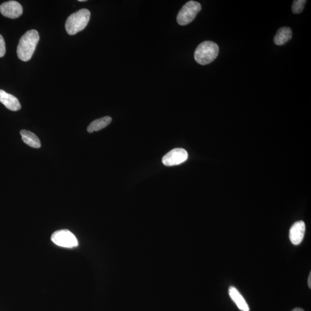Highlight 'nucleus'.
I'll list each match as a JSON object with an SVG mask.
<instances>
[{"instance_id":"1","label":"nucleus","mask_w":311,"mask_h":311,"mask_svg":"<svg viewBox=\"0 0 311 311\" xmlns=\"http://www.w3.org/2000/svg\"><path fill=\"white\" fill-rule=\"evenodd\" d=\"M39 35L35 29L29 30L20 39L17 48V55L23 61L30 60L39 41Z\"/></svg>"},{"instance_id":"2","label":"nucleus","mask_w":311,"mask_h":311,"mask_svg":"<svg viewBox=\"0 0 311 311\" xmlns=\"http://www.w3.org/2000/svg\"><path fill=\"white\" fill-rule=\"evenodd\" d=\"M90 16L91 13L87 9H81L69 16L65 24L67 33L70 35H74L83 31L87 27Z\"/></svg>"},{"instance_id":"3","label":"nucleus","mask_w":311,"mask_h":311,"mask_svg":"<svg viewBox=\"0 0 311 311\" xmlns=\"http://www.w3.org/2000/svg\"><path fill=\"white\" fill-rule=\"evenodd\" d=\"M219 53L218 45L212 41H205L199 44L194 52V59L198 64L205 65L214 61Z\"/></svg>"},{"instance_id":"4","label":"nucleus","mask_w":311,"mask_h":311,"mask_svg":"<svg viewBox=\"0 0 311 311\" xmlns=\"http://www.w3.org/2000/svg\"><path fill=\"white\" fill-rule=\"evenodd\" d=\"M201 10V5L194 1L186 2L180 10L177 15L178 24L181 25H186L194 21L196 16Z\"/></svg>"},{"instance_id":"5","label":"nucleus","mask_w":311,"mask_h":311,"mask_svg":"<svg viewBox=\"0 0 311 311\" xmlns=\"http://www.w3.org/2000/svg\"><path fill=\"white\" fill-rule=\"evenodd\" d=\"M51 239L55 244L64 248L76 247L78 244L76 237L67 230L55 231L51 235Z\"/></svg>"},{"instance_id":"6","label":"nucleus","mask_w":311,"mask_h":311,"mask_svg":"<svg viewBox=\"0 0 311 311\" xmlns=\"http://www.w3.org/2000/svg\"><path fill=\"white\" fill-rule=\"evenodd\" d=\"M188 158V153L182 148H175L171 150L163 157L162 162L166 166L181 165Z\"/></svg>"},{"instance_id":"7","label":"nucleus","mask_w":311,"mask_h":311,"mask_svg":"<svg viewBox=\"0 0 311 311\" xmlns=\"http://www.w3.org/2000/svg\"><path fill=\"white\" fill-rule=\"evenodd\" d=\"M0 12L5 17L16 19L23 14V8L17 1H9L2 3L0 6Z\"/></svg>"},{"instance_id":"8","label":"nucleus","mask_w":311,"mask_h":311,"mask_svg":"<svg viewBox=\"0 0 311 311\" xmlns=\"http://www.w3.org/2000/svg\"><path fill=\"white\" fill-rule=\"evenodd\" d=\"M306 232V224L303 221L294 223L290 229L289 239L294 245H299L303 240Z\"/></svg>"},{"instance_id":"9","label":"nucleus","mask_w":311,"mask_h":311,"mask_svg":"<svg viewBox=\"0 0 311 311\" xmlns=\"http://www.w3.org/2000/svg\"><path fill=\"white\" fill-rule=\"evenodd\" d=\"M0 102L9 110L16 111L21 109V104L17 98L2 90H0Z\"/></svg>"},{"instance_id":"10","label":"nucleus","mask_w":311,"mask_h":311,"mask_svg":"<svg viewBox=\"0 0 311 311\" xmlns=\"http://www.w3.org/2000/svg\"><path fill=\"white\" fill-rule=\"evenodd\" d=\"M229 294H230L232 300L237 304L239 309L241 311H250L246 301L245 300L237 288L231 287L229 289Z\"/></svg>"},{"instance_id":"11","label":"nucleus","mask_w":311,"mask_h":311,"mask_svg":"<svg viewBox=\"0 0 311 311\" xmlns=\"http://www.w3.org/2000/svg\"><path fill=\"white\" fill-rule=\"evenodd\" d=\"M292 37V31L289 27H284L278 29L274 38V44L278 46L286 44Z\"/></svg>"},{"instance_id":"12","label":"nucleus","mask_w":311,"mask_h":311,"mask_svg":"<svg viewBox=\"0 0 311 311\" xmlns=\"http://www.w3.org/2000/svg\"><path fill=\"white\" fill-rule=\"evenodd\" d=\"M22 140L28 145L34 148H39L41 146L40 140L34 133L26 130L21 131Z\"/></svg>"},{"instance_id":"13","label":"nucleus","mask_w":311,"mask_h":311,"mask_svg":"<svg viewBox=\"0 0 311 311\" xmlns=\"http://www.w3.org/2000/svg\"><path fill=\"white\" fill-rule=\"evenodd\" d=\"M111 120L112 119L110 117H104L95 120L88 126L87 131L89 133H93L105 128L111 123Z\"/></svg>"},{"instance_id":"14","label":"nucleus","mask_w":311,"mask_h":311,"mask_svg":"<svg viewBox=\"0 0 311 311\" xmlns=\"http://www.w3.org/2000/svg\"><path fill=\"white\" fill-rule=\"evenodd\" d=\"M307 1L306 0H295L292 4V10L294 14H300L303 11Z\"/></svg>"},{"instance_id":"15","label":"nucleus","mask_w":311,"mask_h":311,"mask_svg":"<svg viewBox=\"0 0 311 311\" xmlns=\"http://www.w3.org/2000/svg\"><path fill=\"white\" fill-rule=\"evenodd\" d=\"M6 48L4 38L0 35V57H4L5 54Z\"/></svg>"},{"instance_id":"16","label":"nucleus","mask_w":311,"mask_h":311,"mask_svg":"<svg viewBox=\"0 0 311 311\" xmlns=\"http://www.w3.org/2000/svg\"><path fill=\"white\" fill-rule=\"evenodd\" d=\"M311 272H310V275H309V280H308V285H309V287L311 288Z\"/></svg>"},{"instance_id":"17","label":"nucleus","mask_w":311,"mask_h":311,"mask_svg":"<svg viewBox=\"0 0 311 311\" xmlns=\"http://www.w3.org/2000/svg\"><path fill=\"white\" fill-rule=\"evenodd\" d=\"M292 311H304L302 309H300V308H296V309H294Z\"/></svg>"},{"instance_id":"18","label":"nucleus","mask_w":311,"mask_h":311,"mask_svg":"<svg viewBox=\"0 0 311 311\" xmlns=\"http://www.w3.org/2000/svg\"><path fill=\"white\" fill-rule=\"evenodd\" d=\"M80 1V2H84V1H86V0H79V1Z\"/></svg>"}]
</instances>
